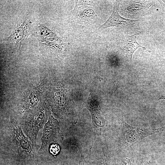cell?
Instances as JSON below:
<instances>
[{
	"instance_id": "11",
	"label": "cell",
	"mask_w": 165,
	"mask_h": 165,
	"mask_svg": "<svg viewBox=\"0 0 165 165\" xmlns=\"http://www.w3.org/2000/svg\"><path fill=\"white\" fill-rule=\"evenodd\" d=\"M122 165H132L130 159L126 158L123 160Z\"/></svg>"
},
{
	"instance_id": "8",
	"label": "cell",
	"mask_w": 165,
	"mask_h": 165,
	"mask_svg": "<svg viewBox=\"0 0 165 165\" xmlns=\"http://www.w3.org/2000/svg\"><path fill=\"white\" fill-rule=\"evenodd\" d=\"M141 5L134 4L127 7V10L132 13H136L147 8L143 1L139 2Z\"/></svg>"
},
{
	"instance_id": "13",
	"label": "cell",
	"mask_w": 165,
	"mask_h": 165,
	"mask_svg": "<svg viewBox=\"0 0 165 165\" xmlns=\"http://www.w3.org/2000/svg\"><path fill=\"white\" fill-rule=\"evenodd\" d=\"M79 165H84L83 161L82 160L80 162Z\"/></svg>"
},
{
	"instance_id": "14",
	"label": "cell",
	"mask_w": 165,
	"mask_h": 165,
	"mask_svg": "<svg viewBox=\"0 0 165 165\" xmlns=\"http://www.w3.org/2000/svg\"><path fill=\"white\" fill-rule=\"evenodd\" d=\"M161 99H165V95L164 96H162L160 98L159 100Z\"/></svg>"
},
{
	"instance_id": "4",
	"label": "cell",
	"mask_w": 165,
	"mask_h": 165,
	"mask_svg": "<svg viewBox=\"0 0 165 165\" xmlns=\"http://www.w3.org/2000/svg\"><path fill=\"white\" fill-rule=\"evenodd\" d=\"M124 127V134L126 142L132 144L152 134L165 130V128L155 129L136 127L129 125L122 120Z\"/></svg>"
},
{
	"instance_id": "7",
	"label": "cell",
	"mask_w": 165,
	"mask_h": 165,
	"mask_svg": "<svg viewBox=\"0 0 165 165\" xmlns=\"http://www.w3.org/2000/svg\"><path fill=\"white\" fill-rule=\"evenodd\" d=\"M26 26L24 23L18 27L11 35L10 38L13 40L16 43H21L24 40L26 31Z\"/></svg>"
},
{
	"instance_id": "5",
	"label": "cell",
	"mask_w": 165,
	"mask_h": 165,
	"mask_svg": "<svg viewBox=\"0 0 165 165\" xmlns=\"http://www.w3.org/2000/svg\"><path fill=\"white\" fill-rule=\"evenodd\" d=\"M119 4L116 2L112 14L108 19L99 28L100 29L112 27H119L129 24L137 21L127 19L121 16L119 13Z\"/></svg>"
},
{
	"instance_id": "2",
	"label": "cell",
	"mask_w": 165,
	"mask_h": 165,
	"mask_svg": "<svg viewBox=\"0 0 165 165\" xmlns=\"http://www.w3.org/2000/svg\"><path fill=\"white\" fill-rule=\"evenodd\" d=\"M9 126L10 138L18 153L31 158L35 155V148L21 126L15 123Z\"/></svg>"
},
{
	"instance_id": "3",
	"label": "cell",
	"mask_w": 165,
	"mask_h": 165,
	"mask_svg": "<svg viewBox=\"0 0 165 165\" xmlns=\"http://www.w3.org/2000/svg\"><path fill=\"white\" fill-rule=\"evenodd\" d=\"M59 130L57 121L52 116H50L43 127L40 152L46 150L50 144L56 142L59 135Z\"/></svg>"
},
{
	"instance_id": "15",
	"label": "cell",
	"mask_w": 165,
	"mask_h": 165,
	"mask_svg": "<svg viewBox=\"0 0 165 165\" xmlns=\"http://www.w3.org/2000/svg\"><path fill=\"white\" fill-rule=\"evenodd\" d=\"M148 165H152V164L150 163H149L148 164Z\"/></svg>"
},
{
	"instance_id": "1",
	"label": "cell",
	"mask_w": 165,
	"mask_h": 165,
	"mask_svg": "<svg viewBox=\"0 0 165 165\" xmlns=\"http://www.w3.org/2000/svg\"><path fill=\"white\" fill-rule=\"evenodd\" d=\"M48 112L43 105L39 106L23 121L22 129L35 148L38 131L44 127L47 119Z\"/></svg>"
},
{
	"instance_id": "6",
	"label": "cell",
	"mask_w": 165,
	"mask_h": 165,
	"mask_svg": "<svg viewBox=\"0 0 165 165\" xmlns=\"http://www.w3.org/2000/svg\"><path fill=\"white\" fill-rule=\"evenodd\" d=\"M137 34L131 35H127L122 40L121 48L125 57L131 62L133 53L138 48L141 47L144 50L151 51L147 50L145 47L139 45L137 42Z\"/></svg>"
},
{
	"instance_id": "12",
	"label": "cell",
	"mask_w": 165,
	"mask_h": 165,
	"mask_svg": "<svg viewBox=\"0 0 165 165\" xmlns=\"http://www.w3.org/2000/svg\"><path fill=\"white\" fill-rule=\"evenodd\" d=\"M160 3L163 12L164 14H165V1L158 0Z\"/></svg>"
},
{
	"instance_id": "10",
	"label": "cell",
	"mask_w": 165,
	"mask_h": 165,
	"mask_svg": "<svg viewBox=\"0 0 165 165\" xmlns=\"http://www.w3.org/2000/svg\"><path fill=\"white\" fill-rule=\"evenodd\" d=\"M60 150V147L57 144L52 145L50 146V153L53 156L57 155L59 152Z\"/></svg>"
},
{
	"instance_id": "9",
	"label": "cell",
	"mask_w": 165,
	"mask_h": 165,
	"mask_svg": "<svg viewBox=\"0 0 165 165\" xmlns=\"http://www.w3.org/2000/svg\"><path fill=\"white\" fill-rule=\"evenodd\" d=\"M75 5L74 10L76 9L78 6L81 5H93L94 4V2L92 1L75 0Z\"/></svg>"
}]
</instances>
